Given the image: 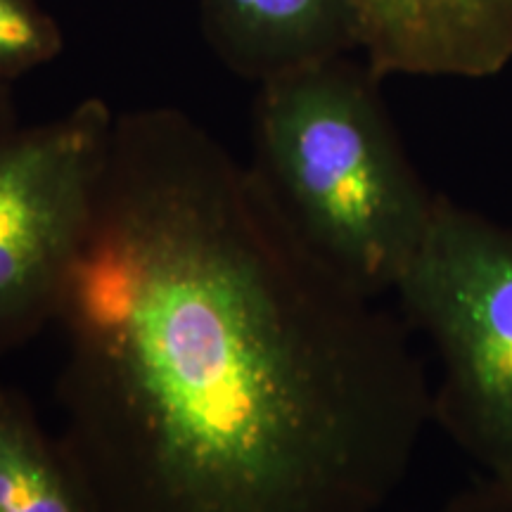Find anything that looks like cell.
I'll use <instances>...</instances> for the list:
<instances>
[{
    "label": "cell",
    "instance_id": "obj_1",
    "mask_svg": "<svg viewBox=\"0 0 512 512\" xmlns=\"http://www.w3.org/2000/svg\"><path fill=\"white\" fill-rule=\"evenodd\" d=\"M55 328L88 512H380L432 422L406 320L176 107L117 114Z\"/></svg>",
    "mask_w": 512,
    "mask_h": 512
},
{
    "label": "cell",
    "instance_id": "obj_2",
    "mask_svg": "<svg viewBox=\"0 0 512 512\" xmlns=\"http://www.w3.org/2000/svg\"><path fill=\"white\" fill-rule=\"evenodd\" d=\"M380 81L344 55L261 83L249 162L297 238L377 299L413 264L439 200L406 155Z\"/></svg>",
    "mask_w": 512,
    "mask_h": 512
},
{
    "label": "cell",
    "instance_id": "obj_3",
    "mask_svg": "<svg viewBox=\"0 0 512 512\" xmlns=\"http://www.w3.org/2000/svg\"><path fill=\"white\" fill-rule=\"evenodd\" d=\"M394 292L439 356L432 422L486 477L512 482V228L439 195Z\"/></svg>",
    "mask_w": 512,
    "mask_h": 512
},
{
    "label": "cell",
    "instance_id": "obj_4",
    "mask_svg": "<svg viewBox=\"0 0 512 512\" xmlns=\"http://www.w3.org/2000/svg\"><path fill=\"white\" fill-rule=\"evenodd\" d=\"M117 112L86 98L0 140V363L55 325L91 228Z\"/></svg>",
    "mask_w": 512,
    "mask_h": 512
},
{
    "label": "cell",
    "instance_id": "obj_5",
    "mask_svg": "<svg viewBox=\"0 0 512 512\" xmlns=\"http://www.w3.org/2000/svg\"><path fill=\"white\" fill-rule=\"evenodd\" d=\"M377 79H486L512 62V0H358Z\"/></svg>",
    "mask_w": 512,
    "mask_h": 512
},
{
    "label": "cell",
    "instance_id": "obj_6",
    "mask_svg": "<svg viewBox=\"0 0 512 512\" xmlns=\"http://www.w3.org/2000/svg\"><path fill=\"white\" fill-rule=\"evenodd\" d=\"M200 19L216 57L256 86L361 50L358 0H200Z\"/></svg>",
    "mask_w": 512,
    "mask_h": 512
},
{
    "label": "cell",
    "instance_id": "obj_7",
    "mask_svg": "<svg viewBox=\"0 0 512 512\" xmlns=\"http://www.w3.org/2000/svg\"><path fill=\"white\" fill-rule=\"evenodd\" d=\"M0 512H88L60 441L0 377Z\"/></svg>",
    "mask_w": 512,
    "mask_h": 512
},
{
    "label": "cell",
    "instance_id": "obj_8",
    "mask_svg": "<svg viewBox=\"0 0 512 512\" xmlns=\"http://www.w3.org/2000/svg\"><path fill=\"white\" fill-rule=\"evenodd\" d=\"M62 46L55 17L38 0H0V81L12 83L53 62Z\"/></svg>",
    "mask_w": 512,
    "mask_h": 512
},
{
    "label": "cell",
    "instance_id": "obj_9",
    "mask_svg": "<svg viewBox=\"0 0 512 512\" xmlns=\"http://www.w3.org/2000/svg\"><path fill=\"white\" fill-rule=\"evenodd\" d=\"M437 512H512V482L482 475L456 491Z\"/></svg>",
    "mask_w": 512,
    "mask_h": 512
},
{
    "label": "cell",
    "instance_id": "obj_10",
    "mask_svg": "<svg viewBox=\"0 0 512 512\" xmlns=\"http://www.w3.org/2000/svg\"><path fill=\"white\" fill-rule=\"evenodd\" d=\"M17 124V112H15V100H12V83L0 81V140L8 133L15 131Z\"/></svg>",
    "mask_w": 512,
    "mask_h": 512
}]
</instances>
